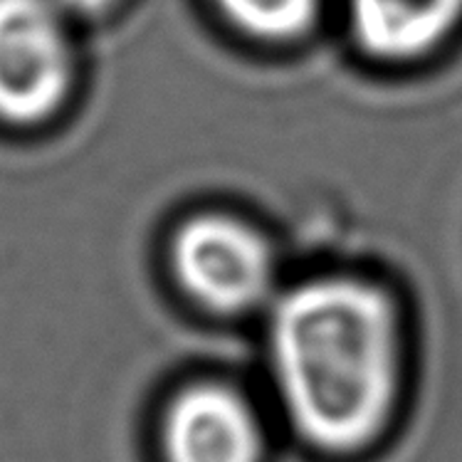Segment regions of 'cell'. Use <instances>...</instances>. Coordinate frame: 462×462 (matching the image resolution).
Here are the masks:
<instances>
[{"mask_svg":"<svg viewBox=\"0 0 462 462\" xmlns=\"http://www.w3.org/2000/svg\"><path fill=\"white\" fill-rule=\"evenodd\" d=\"M267 361L284 420L310 450L366 453L388 433L403 393L393 302L354 277H317L267 307Z\"/></svg>","mask_w":462,"mask_h":462,"instance_id":"obj_1","label":"cell"},{"mask_svg":"<svg viewBox=\"0 0 462 462\" xmlns=\"http://www.w3.org/2000/svg\"><path fill=\"white\" fill-rule=\"evenodd\" d=\"M75 23L55 0H0V122L52 119L77 79Z\"/></svg>","mask_w":462,"mask_h":462,"instance_id":"obj_2","label":"cell"},{"mask_svg":"<svg viewBox=\"0 0 462 462\" xmlns=\"http://www.w3.org/2000/svg\"><path fill=\"white\" fill-rule=\"evenodd\" d=\"M173 274L213 314H247L277 297L274 250L257 227L223 213L186 220L171 245Z\"/></svg>","mask_w":462,"mask_h":462,"instance_id":"obj_3","label":"cell"},{"mask_svg":"<svg viewBox=\"0 0 462 462\" xmlns=\"http://www.w3.org/2000/svg\"><path fill=\"white\" fill-rule=\"evenodd\" d=\"M159 462H264V428L240 388L216 378L183 383L156 413Z\"/></svg>","mask_w":462,"mask_h":462,"instance_id":"obj_4","label":"cell"},{"mask_svg":"<svg viewBox=\"0 0 462 462\" xmlns=\"http://www.w3.org/2000/svg\"><path fill=\"white\" fill-rule=\"evenodd\" d=\"M346 13L368 55L398 62L438 48L462 20V0H346Z\"/></svg>","mask_w":462,"mask_h":462,"instance_id":"obj_5","label":"cell"},{"mask_svg":"<svg viewBox=\"0 0 462 462\" xmlns=\"http://www.w3.org/2000/svg\"><path fill=\"white\" fill-rule=\"evenodd\" d=\"M237 30L260 40L302 38L319 15V0H213Z\"/></svg>","mask_w":462,"mask_h":462,"instance_id":"obj_6","label":"cell"},{"mask_svg":"<svg viewBox=\"0 0 462 462\" xmlns=\"http://www.w3.org/2000/svg\"><path fill=\"white\" fill-rule=\"evenodd\" d=\"M55 3L62 8L67 18L79 25V23H95V20L112 15L114 10L122 8L126 0H55Z\"/></svg>","mask_w":462,"mask_h":462,"instance_id":"obj_7","label":"cell"}]
</instances>
